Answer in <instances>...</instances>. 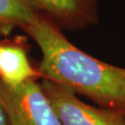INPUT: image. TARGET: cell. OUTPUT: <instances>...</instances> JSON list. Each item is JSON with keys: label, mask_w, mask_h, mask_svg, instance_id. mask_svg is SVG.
Instances as JSON below:
<instances>
[{"label": "cell", "mask_w": 125, "mask_h": 125, "mask_svg": "<svg viewBox=\"0 0 125 125\" xmlns=\"http://www.w3.org/2000/svg\"><path fill=\"white\" fill-rule=\"evenodd\" d=\"M0 125H9L7 113L5 111V108L2 105L1 100H0Z\"/></svg>", "instance_id": "52a82bcc"}, {"label": "cell", "mask_w": 125, "mask_h": 125, "mask_svg": "<svg viewBox=\"0 0 125 125\" xmlns=\"http://www.w3.org/2000/svg\"><path fill=\"white\" fill-rule=\"evenodd\" d=\"M39 73L30 63L27 50L20 45H1L0 81L9 86H18L36 80Z\"/></svg>", "instance_id": "5b68a950"}, {"label": "cell", "mask_w": 125, "mask_h": 125, "mask_svg": "<svg viewBox=\"0 0 125 125\" xmlns=\"http://www.w3.org/2000/svg\"><path fill=\"white\" fill-rule=\"evenodd\" d=\"M61 31H78L99 22V0H31Z\"/></svg>", "instance_id": "277c9868"}, {"label": "cell", "mask_w": 125, "mask_h": 125, "mask_svg": "<svg viewBox=\"0 0 125 125\" xmlns=\"http://www.w3.org/2000/svg\"><path fill=\"white\" fill-rule=\"evenodd\" d=\"M22 30L41 50L39 77L65 85L100 107L125 114V68L101 61L75 46L42 12Z\"/></svg>", "instance_id": "6da1fadb"}, {"label": "cell", "mask_w": 125, "mask_h": 125, "mask_svg": "<svg viewBox=\"0 0 125 125\" xmlns=\"http://www.w3.org/2000/svg\"><path fill=\"white\" fill-rule=\"evenodd\" d=\"M0 50H1V45H0Z\"/></svg>", "instance_id": "ba28073f"}, {"label": "cell", "mask_w": 125, "mask_h": 125, "mask_svg": "<svg viewBox=\"0 0 125 125\" xmlns=\"http://www.w3.org/2000/svg\"><path fill=\"white\" fill-rule=\"evenodd\" d=\"M40 12L31 0H0V31L23 29Z\"/></svg>", "instance_id": "8992f818"}, {"label": "cell", "mask_w": 125, "mask_h": 125, "mask_svg": "<svg viewBox=\"0 0 125 125\" xmlns=\"http://www.w3.org/2000/svg\"><path fill=\"white\" fill-rule=\"evenodd\" d=\"M0 100L9 125H61L36 80L18 86H9L0 81Z\"/></svg>", "instance_id": "7a4b0ae2"}, {"label": "cell", "mask_w": 125, "mask_h": 125, "mask_svg": "<svg viewBox=\"0 0 125 125\" xmlns=\"http://www.w3.org/2000/svg\"><path fill=\"white\" fill-rule=\"evenodd\" d=\"M41 87L61 125H125V114L85 104L67 86L42 79Z\"/></svg>", "instance_id": "3957f363"}]
</instances>
